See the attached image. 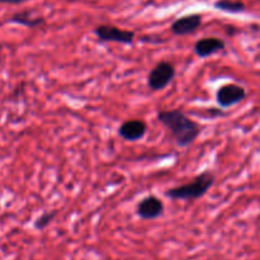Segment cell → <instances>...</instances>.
<instances>
[{
  "mask_svg": "<svg viewBox=\"0 0 260 260\" xmlns=\"http://www.w3.org/2000/svg\"><path fill=\"white\" fill-rule=\"evenodd\" d=\"M157 121L172 134L179 147H188L201 134L200 124L187 116L182 109L157 112Z\"/></svg>",
  "mask_w": 260,
  "mask_h": 260,
  "instance_id": "obj_1",
  "label": "cell"
},
{
  "mask_svg": "<svg viewBox=\"0 0 260 260\" xmlns=\"http://www.w3.org/2000/svg\"><path fill=\"white\" fill-rule=\"evenodd\" d=\"M215 174L210 170H206V172L201 173L197 177L193 178L192 182L170 188L169 190L165 192V194H167V197L175 201H187V202L197 201L202 198L203 196H206V193L215 184Z\"/></svg>",
  "mask_w": 260,
  "mask_h": 260,
  "instance_id": "obj_2",
  "label": "cell"
},
{
  "mask_svg": "<svg viewBox=\"0 0 260 260\" xmlns=\"http://www.w3.org/2000/svg\"><path fill=\"white\" fill-rule=\"evenodd\" d=\"M175 78V68L169 61L157 62L147 76V86L152 91H160L167 88Z\"/></svg>",
  "mask_w": 260,
  "mask_h": 260,
  "instance_id": "obj_3",
  "label": "cell"
},
{
  "mask_svg": "<svg viewBox=\"0 0 260 260\" xmlns=\"http://www.w3.org/2000/svg\"><path fill=\"white\" fill-rule=\"evenodd\" d=\"M94 33L102 42H116L122 45H132L135 41L134 30L121 29L116 25L111 24H101L94 29Z\"/></svg>",
  "mask_w": 260,
  "mask_h": 260,
  "instance_id": "obj_4",
  "label": "cell"
},
{
  "mask_svg": "<svg viewBox=\"0 0 260 260\" xmlns=\"http://www.w3.org/2000/svg\"><path fill=\"white\" fill-rule=\"evenodd\" d=\"M246 98V90L244 86L238 84H225L220 86L216 93V101L222 109L236 106Z\"/></svg>",
  "mask_w": 260,
  "mask_h": 260,
  "instance_id": "obj_5",
  "label": "cell"
},
{
  "mask_svg": "<svg viewBox=\"0 0 260 260\" xmlns=\"http://www.w3.org/2000/svg\"><path fill=\"white\" fill-rule=\"evenodd\" d=\"M165 210L164 202L156 196L144 197L136 206V213L141 220H155L162 216Z\"/></svg>",
  "mask_w": 260,
  "mask_h": 260,
  "instance_id": "obj_6",
  "label": "cell"
},
{
  "mask_svg": "<svg viewBox=\"0 0 260 260\" xmlns=\"http://www.w3.org/2000/svg\"><path fill=\"white\" fill-rule=\"evenodd\" d=\"M147 132V124L146 122L142 121V119H128V121H124L123 123L119 126L118 128V135L123 140L129 142L140 141L145 137Z\"/></svg>",
  "mask_w": 260,
  "mask_h": 260,
  "instance_id": "obj_7",
  "label": "cell"
},
{
  "mask_svg": "<svg viewBox=\"0 0 260 260\" xmlns=\"http://www.w3.org/2000/svg\"><path fill=\"white\" fill-rule=\"evenodd\" d=\"M202 24V15L189 14L175 19L170 25V30L174 36H188L194 33Z\"/></svg>",
  "mask_w": 260,
  "mask_h": 260,
  "instance_id": "obj_8",
  "label": "cell"
},
{
  "mask_svg": "<svg viewBox=\"0 0 260 260\" xmlns=\"http://www.w3.org/2000/svg\"><path fill=\"white\" fill-rule=\"evenodd\" d=\"M226 47V43L222 38L218 37H205L198 40L194 43V53L201 58L210 57V56L215 55V53L223 51Z\"/></svg>",
  "mask_w": 260,
  "mask_h": 260,
  "instance_id": "obj_9",
  "label": "cell"
},
{
  "mask_svg": "<svg viewBox=\"0 0 260 260\" xmlns=\"http://www.w3.org/2000/svg\"><path fill=\"white\" fill-rule=\"evenodd\" d=\"M8 22L14 23V24L23 25V27H27V28H37L45 24L46 20L43 17H35L30 12L24 10V12H19L13 14L12 17L8 19Z\"/></svg>",
  "mask_w": 260,
  "mask_h": 260,
  "instance_id": "obj_10",
  "label": "cell"
},
{
  "mask_svg": "<svg viewBox=\"0 0 260 260\" xmlns=\"http://www.w3.org/2000/svg\"><path fill=\"white\" fill-rule=\"evenodd\" d=\"M216 9L221 10V12L226 13H243L246 9L245 4L243 2H239V0H217L215 3Z\"/></svg>",
  "mask_w": 260,
  "mask_h": 260,
  "instance_id": "obj_11",
  "label": "cell"
},
{
  "mask_svg": "<svg viewBox=\"0 0 260 260\" xmlns=\"http://www.w3.org/2000/svg\"><path fill=\"white\" fill-rule=\"evenodd\" d=\"M56 215H57V211H48V212L42 213V215L35 221L36 230H45V229L55 220Z\"/></svg>",
  "mask_w": 260,
  "mask_h": 260,
  "instance_id": "obj_12",
  "label": "cell"
},
{
  "mask_svg": "<svg viewBox=\"0 0 260 260\" xmlns=\"http://www.w3.org/2000/svg\"><path fill=\"white\" fill-rule=\"evenodd\" d=\"M24 2H27V0H0L2 4H22Z\"/></svg>",
  "mask_w": 260,
  "mask_h": 260,
  "instance_id": "obj_13",
  "label": "cell"
},
{
  "mask_svg": "<svg viewBox=\"0 0 260 260\" xmlns=\"http://www.w3.org/2000/svg\"><path fill=\"white\" fill-rule=\"evenodd\" d=\"M70 2H75V0H70Z\"/></svg>",
  "mask_w": 260,
  "mask_h": 260,
  "instance_id": "obj_14",
  "label": "cell"
},
{
  "mask_svg": "<svg viewBox=\"0 0 260 260\" xmlns=\"http://www.w3.org/2000/svg\"><path fill=\"white\" fill-rule=\"evenodd\" d=\"M259 61H260V57H259Z\"/></svg>",
  "mask_w": 260,
  "mask_h": 260,
  "instance_id": "obj_15",
  "label": "cell"
}]
</instances>
